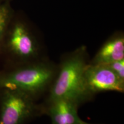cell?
<instances>
[{
  "instance_id": "9c48e42d",
  "label": "cell",
  "mask_w": 124,
  "mask_h": 124,
  "mask_svg": "<svg viewBox=\"0 0 124 124\" xmlns=\"http://www.w3.org/2000/svg\"><path fill=\"white\" fill-rule=\"evenodd\" d=\"M121 79L124 80V59L116 61L106 64Z\"/></svg>"
},
{
  "instance_id": "5b68a950",
  "label": "cell",
  "mask_w": 124,
  "mask_h": 124,
  "mask_svg": "<svg viewBox=\"0 0 124 124\" xmlns=\"http://www.w3.org/2000/svg\"><path fill=\"white\" fill-rule=\"evenodd\" d=\"M85 80L86 89L92 97L103 91L124 92V80L106 64H91L89 62L85 71Z\"/></svg>"
},
{
  "instance_id": "6da1fadb",
  "label": "cell",
  "mask_w": 124,
  "mask_h": 124,
  "mask_svg": "<svg viewBox=\"0 0 124 124\" xmlns=\"http://www.w3.org/2000/svg\"><path fill=\"white\" fill-rule=\"evenodd\" d=\"M88 52L81 46L63 56L49 89L46 101L66 99L80 106L93 97L86 89L85 71L89 64Z\"/></svg>"
},
{
  "instance_id": "ba28073f",
  "label": "cell",
  "mask_w": 124,
  "mask_h": 124,
  "mask_svg": "<svg viewBox=\"0 0 124 124\" xmlns=\"http://www.w3.org/2000/svg\"><path fill=\"white\" fill-rule=\"evenodd\" d=\"M10 2L11 1L6 0L0 4V48L2 46L8 28L15 16Z\"/></svg>"
},
{
  "instance_id": "30bf717a",
  "label": "cell",
  "mask_w": 124,
  "mask_h": 124,
  "mask_svg": "<svg viewBox=\"0 0 124 124\" xmlns=\"http://www.w3.org/2000/svg\"><path fill=\"white\" fill-rule=\"evenodd\" d=\"M80 124H89V123H88V122H86L84 121L81 120Z\"/></svg>"
},
{
  "instance_id": "277c9868",
  "label": "cell",
  "mask_w": 124,
  "mask_h": 124,
  "mask_svg": "<svg viewBox=\"0 0 124 124\" xmlns=\"http://www.w3.org/2000/svg\"><path fill=\"white\" fill-rule=\"evenodd\" d=\"M2 46L23 64L41 60V47L38 38L27 23L15 18V16L8 28Z\"/></svg>"
},
{
  "instance_id": "7a4b0ae2",
  "label": "cell",
  "mask_w": 124,
  "mask_h": 124,
  "mask_svg": "<svg viewBox=\"0 0 124 124\" xmlns=\"http://www.w3.org/2000/svg\"><path fill=\"white\" fill-rule=\"evenodd\" d=\"M57 71L53 63L41 59L11 70L0 71V89L20 90L37 98L49 89Z\"/></svg>"
},
{
  "instance_id": "8fae6325",
  "label": "cell",
  "mask_w": 124,
  "mask_h": 124,
  "mask_svg": "<svg viewBox=\"0 0 124 124\" xmlns=\"http://www.w3.org/2000/svg\"><path fill=\"white\" fill-rule=\"evenodd\" d=\"M5 1H6V0H0V4H1V3Z\"/></svg>"
},
{
  "instance_id": "8992f818",
  "label": "cell",
  "mask_w": 124,
  "mask_h": 124,
  "mask_svg": "<svg viewBox=\"0 0 124 124\" xmlns=\"http://www.w3.org/2000/svg\"><path fill=\"white\" fill-rule=\"evenodd\" d=\"M43 114L50 117L52 124H80L81 119L78 114L79 106L66 99L46 101L42 105Z\"/></svg>"
},
{
  "instance_id": "7c38bea8",
  "label": "cell",
  "mask_w": 124,
  "mask_h": 124,
  "mask_svg": "<svg viewBox=\"0 0 124 124\" xmlns=\"http://www.w3.org/2000/svg\"><path fill=\"white\" fill-rule=\"evenodd\" d=\"M9 1H12V0H9Z\"/></svg>"
},
{
  "instance_id": "52a82bcc",
  "label": "cell",
  "mask_w": 124,
  "mask_h": 124,
  "mask_svg": "<svg viewBox=\"0 0 124 124\" xmlns=\"http://www.w3.org/2000/svg\"><path fill=\"white\" fill-rule=\"evenodd\" d=\"M124 59V35L116 32L108 38L89 62L91 64H108Z\"/></svg>"
},
{
  "instance_id": "3957f363",
  "label": "cell",
  "mask_w": 124,
  "mask_h": 124,
  "mask_svg": "<svg viewBox=\"0 0 124 124\" xmlns=\"http://www.w3.org/2000/svg\"><path fill=\"white\" fill-rule=\"evenodd\" d=\"M35 97L17 89H0V124H24L43 114Z\"/></svg>"
}]
</instances>
